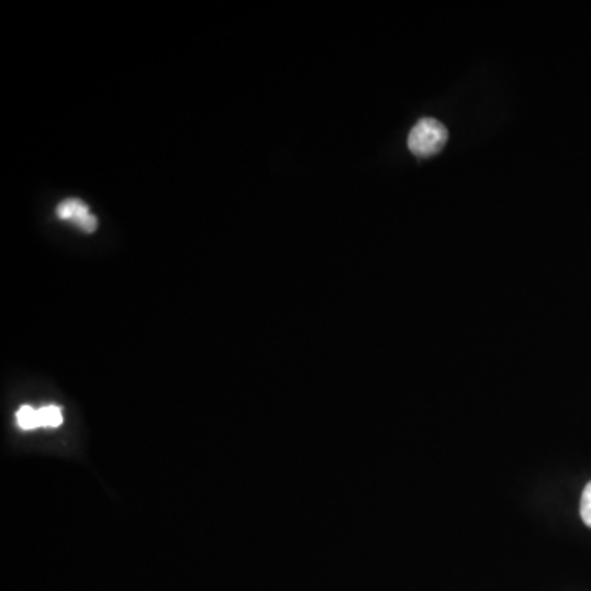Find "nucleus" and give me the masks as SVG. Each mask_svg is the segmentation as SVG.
Wrapping results in <instances>:
<instances>
[{"instance_id":"nucleus-1","label":"nucleus","mask_w":591,"mask_h":591,"mask_svg":"<svg viewBox=\"0 0 591 591\" xmlns=\"http://www.w3.org/2000/svg\"><path fill=\"white\" fill-rule=\"evenodd\" d=\"M448 132L436 119H421L408 137V147L416 156L427 158L436 155L447 144Z\"/></svg>"},{"instance_id":"nucleus-2","label":"nucleus","mask_w":591,"mask_h":591,"mask_svg":"<svg viewBox=\"0 0 591 591\" xmlns=\"http://www.w3.org/2000/svg\"><path fill=\"white\" fill-rule=\"evenodd\" d=\"M58 221L75 225L85 234H94L99 227L98 215L91 211L88 204L78 198L63 199L55 209Z\"/></svg>"},{"instance_id":"nucleus-3","label":"nucleus","mask_w":591,"mask_h":591,"mask_svg":"<svg viewBox=\"0 0 591 591\" xmlns=\"http://www.w3.org/2000/svg\"><path fill=\"white\" fill-rule=\"evenodd\" d=\"M16 423L22 430H35V427L40 426L38 411L30 406H23L16 414Z\"/></svg>"},{"instance_id":"nucleus-4","label":"nucleus","mask_w":591,"mask_h":591,"mask_svg":"<svg viewBox=\"0 0 591 591\" xmlns=\"http://www.w3.org/2000/svg\"><path fill=\"white\" fill-rule=\"evenodd\" d=\"M40 426L58 427L62 424V411L56 406L42 408L38 411Z\"/></svg>"},{"instance_id":"nucleus-5","label":"nucleus","mask_w":591,"mask_h":591,"mask_svg":"<svg viewBox=\"0 0 591 591\" xmlns=\"http://www.w3.org/2000/svg\"><path fill=\"white\" fill-rule=\"evenodd\" d=\"M580 514H582L583 523L591 527V481L587 484L586 490H583Z\"/></svg>"}]
</instances>
